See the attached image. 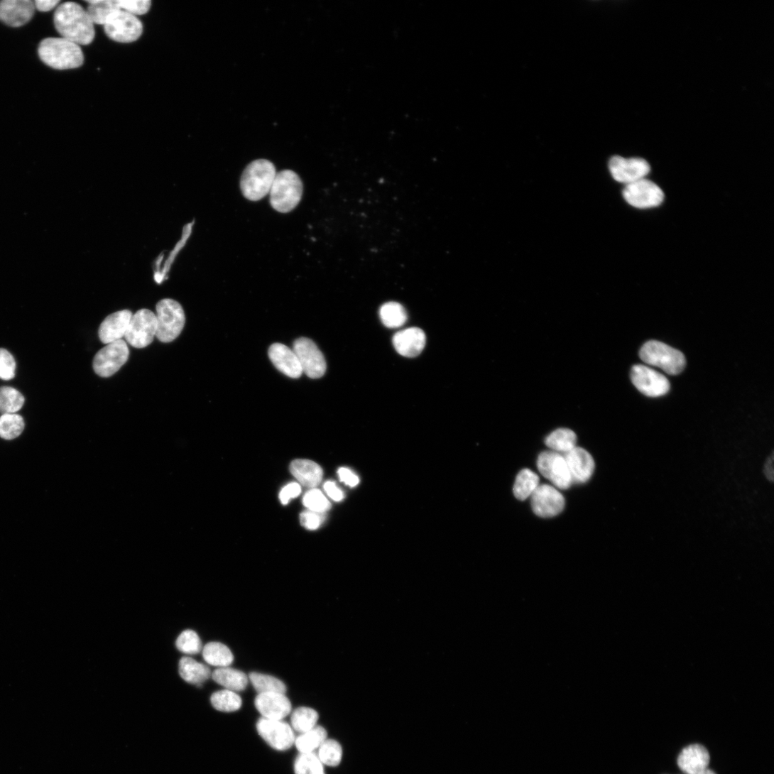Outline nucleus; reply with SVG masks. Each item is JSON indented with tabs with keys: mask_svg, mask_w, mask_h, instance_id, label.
I'll list each match as a JSON object with an SVG mask.
<instances>
[{
	"mask_svg": "<svg viewBox=\"0 0 774 774\" xmlns=\"http://www.w3.org/2000/svg\"><path fill=\"white\" fill-rule=\"evenodd\" d=\"M54 24L62 38L79 45L91 44L95 38L94 23L80 5L64 3L57 8Z\"/></svg>",
	"mask_w": 774,
	"mask_h": 774,
	"instance_id": "obj_1",
	"label": "nucleus"
},
{
	"mask_svg": "<svg viewBox=\"0 0 774 774\" xmlns=\"http://www.w3.org/2000/svg\"><path fill=\"white\" fill-rule=\"evenodd\" d=\"M38 54L45 64L57 70L80 67L85 62L80 45L63 38L44 39L39 45Z\"/></svg>",
	"mask_w": 774,
	"mask_h": 774,
	"instance_id": "obj_2",
	"label": "nucleus"
},
{
	"mask_svg": "<svg viewBox=\"0 0 774 774\" xmlns=\"http://www.w3.org/2000/svg\"><path fill=\"white\" fill-rule=\"evenodd\" d=\"M277 175L274 165L267 160L252 162L245 169L241 180V189L249 200L256 202L270 193Z\"/></svg>",
	"mask_w": 774,
	"mask_h": 774,
	"instance_id": "obj_3",
	"label": "nucleus"
},
{
	"mask_svg": "<svg viewBox=\"0 0 774 774\" xmlns=\"http://www.w3.org/2000/svg\"><path fill=\"white\" fill-rule=\"evenodd\" d=\"M302 193L303 185L300 177L292 170H283L277 173L271 187L270 202L278 212L288 213L298 205Z\"/></svg>",
	"mask_w": 774,
	"mask_h": 774,
	"instance_id": "obj_4",
	"label": "nucleus"
},
{
	"mask_svg": "<svg viewBox=\"0 0 774 774\" xmlns=\"http://www.w3.org/2000/svg\"><path fill=\"white\" fill-rule=\"evenodd\" d=\"M156 310V337L163 343L173 342L184 329L186 322L184 309L178 301L165 298L158 302Z\"/></svg>",
	"mask_w": 774,
	"mask_h": 774,
	"instance_id": "obj_5",
	"label": "nucleus"
},
{
	"mask_svg": "<svg viewBox=\"0 0 774 774\" xmlns=\"http://www.w3.org/2000/svg\"><path fill=\"white\" fill-rule=\"evenodd\" d=\"M641 359L646 364L657 366L670 375H677L685 366V358L680 351L658 341H650L640 351Z\"/></svg>",
	"mask_w": 774,
	"mask_h": 774,
	"instance_id": "obj_6",
	"label": "nucleus"
},
{
	"mask_svg": "<svg viewBox=\"0 0 774 774\" xmlns=\"http://www.w3.org/2000/svg\"><path fill=\"white\" fill-rule=\"evenodd\" d=\"M157 329V316L148 309H141L133 315L124 337L133 347L143 349L153 342Z\"/></svg>",
	"mask_w": 774,
	"mask_h": 774,
	"instance_id": "obj_7",
	"label": "nucleus"
},
{
	"mask_svg": "<svg viewBox=\"0 0 774 774\" xmlns=\"http://www.w3.org/2000/svg\"><path fill=\"white\" fill-rule=\"evenodd\" d=\"M537 468L557 488L567 490L571 487L572 481L563 454L554 451L541 452L538 457Z\"/></svg>",
	"mask_w": 774,
	"mask_h": 774,
	"instance_id": "obj_8",
	"label": "nucleus"
},
{
	"mask_svg": "<svg viewBox=\"0 0 774 774\" xmlns=\"http://www.w3.org/2000/svg\"><path fill=\"white\" fill-rule=\"evenodd\" d=\"M104 31L111 40L129 43L140 38L143 33V26L137 17L119 10L109 18L104 25Z\"/></svg>",
	"mask_w": 774,
	"mask_h": 774,
	"instance_id": "obj_9",
	"label": "nucleus"
},
{
	"mask_svg": "<svg viewBox=\"0 0 774 774\" xmlns=\"http://www.w3.org/2000/svg\"><path fill=\"white\" fill-rule=\"evenodd\" d=\"M129 356V349L123 339L110 343L94 356V370L101 377H110L126 363Z\"/></svg>",
	"mask_w": 774,
	"mask_h": 774,
	"instance_id": "obj_10",
	"label": "nucleus"
},
{
	"mask_svg": "<svg viewBox=\"0 0 774 774\" xmlns=\"http://www.w3.org/2000/svg\"><path fill=\"white\" fill-rule=\"evenodd\" d=\"M293 350L298 357L302 373L307 376L311 378H319L325 374L326 359L312 340L300 338L295 341Z\"/></svg>",
	"mask_w": 774,
	"mask_h": 774,
	"instance_id": "obj_11",
	"label": "nucleus"
},
{
	"mask_svg": "<svg viewBox=\"0 0 774 774\" xmlns=\"http://www.w3.org/2000/svg\"><path fill=\"white\" fill-rule=\"evenodd\" d=\"M256 728L261 737L276 751H285L294 745V731L290 725L283 720L261 718L258 721Z\"/></svg>",
	"mask_w": 774,
	"mask_h": 774,
	"instance_id": "obj_12",
	"label": "nucleus"
},
{
	"mask_svg": "<svg viewBox=\"0 0 774 774\" xmlns=\"http://www.w3.org/2000/svg\"><path fill=\"white\" fill-rule=\"evenodd\" d=\"M631 380L641 393L650 398L663 396L670 389V382L663 374L643 365L633 367Z\"/></svg>",
	"mask_w": 774,
	"mask_h": 774,
	"instance_id": "obj_13",
	"label": "nucleus"
},
{
	"mask_svg": "<svg viewBox=\"0 0 774 774\" xmlns=\"http://www.w3.org/2000/svg\"><path fill=\"white\" fill-rule=\"evenodd\" d=\"M623 194L628 203L640 209L658 207L665 197L663 190L645 178L626 185Z\"/></svg>",
	"mask_w": 774,
	"mask_h": 774,
	"instance_id": "obj_14",
	"label": "nucleus"
},
{
	"mask_svg": "<svg viewBox=\"0 0 774 774\" xmlns=\"http://www.w3.org/2000/svg\"><path fill=\"white\" fill-rule=\"evenodd\" d=\"M531 508L541 518H552L560 514L565 506L563 495L554 486L539 485L530 496Z\"/></svg>",
	"mask_w": 774,
	"mask_h": 774,
	"instance_id": "obj_15",
	"label": "nucleus"
},
{
	"mask_svg": "<svg viewBox=\"0 0 774 774\" xmlns=\"http://www.w3.org/2000/svg\"><path fill=\"white\" fill-rule=\"evenodd\" d=\"M609 169L615 181L626 185L645 179L650 172V165L643 159L618 156L610 160Z\"/></svg>",
	"mask_w": 774,
	"mask_h": 774,
	"instance_id": "obj_16",
	"label": "nucleus"
},
{
	"mask_svg": "<svg viewBox=\"0 0 774 774\" xmlns=\"http://www.w3.org/2000/svg\"><path fill=\"white\" fill-rule=\"evenodd\" d=\"M255 706L263 718L271 720H283L292 711L289 699L285 694L279 692L258 694Z\"/></svg>",
	"mask_w": 774,
	"mask_h": 774,
	"instance_id": "obj_17",
	"label": "nucleus"
},
{
	"mask_svg": "<svg viewBox=\"0 0 774 774\" xmlns=\"http://www.w3.org/2000/svg\"><path fill=\"white\" fill-rule=\"evenodd\" d=\"M36 11L31 0H4L0 2V21L9 26L21 27L33 18Z\"/></svg>",
	"mask_w": 774,
	"mask_h": 774,
	"instance_id": "obj_18",
	"label": "nucleus"
},
{
	"mask_svg": "<svg viewBox=\"0 0 774 774\" xmlns=\"http://www.w3.org/2000/svg\"><path fill=\"white\" fill-rule=\"evenodd\" d=\"M563 456L567 462L572 484H584L591 479L595 469V462L588 451L575 447Z\"/></svg>",
	"mask_w": 774,
	"mask_h": 774,
	"instance_id": "obj_19",
	"label": "nucleus"
},
{
	"mask_svg": "<svg viewBox=\"0 0 774 774\" xmlns=\"http://www.w3.org/2000/svg\"><path fill=\"white\" fill-rule=\"evenodd\" d=\"M133 315L129 310H123L108 316L102 323L99 337L104 344L122 339L125 337Z\"/></svg>",
	"mask_w": 774,
	"mask_h": 774,
	"instance_id": "obj_20",
	"label": "nucleus"
},
{
	"mask_svg": "<svg viewBox=\"0 0 774 774\" xmlns=\"http://www.w3.org/2000/svg\"><path fill=\"white\" fill-rule=\"evenodd\" d=\"M393 343L400 355L414 358L424 350L426 336L422 329L413 327L398 332L393 339Z\"/></svg>",
	"mask_w": 774,
	"mask_h": 774,
	"instance_id": "obj_21",
	"label": "nucleus"
},
{
	"mask_svg": "<svg viewBox=\"0 0 774 774\" xmlns=\"http://www.w3.org/2000/svg\"><path fill=\"white\" fill-rule=\"evenodd\" d=\"M269 358L281 373L293 378L300 377L302 371L294 351L284 344H273L268 351Z\"/></svg>",
	"mask_w": 774,
	"mask_h": 774,
	"instance_id": "obj_22",
	"label": "nucleus"
},
{
	"mask_svg": "<svg viewBox=\"0 0 774 774\" xmlns=\"http://www.w3.org/2000/svg\"><path fill=\"white\" fill-rule=\"evenodd\" d=\"M710 754L702 745L693 744L685 748L677 758V765L685 774H697L708 768Z\"/></svg>",
	"mask_w": 774,
	"mask_h": 774,
	"instance_id": "obj_23",
	"label": "nucleus"
},
{
	"mask_svg": "<svg viewBox=\"0 0 774 774\" xmlns=\"http://www.w3.org/2000/svg\"><path fill=\"white\" fill-rule=\"evenodd\" d=\"M292 475L304 486L315 489L322 481L323 470L317 463L308 459H295L290 466Z\"/></svg>",
	"mask_w": 774,
	"mask_h": 774,
	"instance_id": "obj_24",
	"label": "nucleus"
},
{
	"mask_svg": "<svg viewBox=\"0 0 774 774\" xmlns=\"http://www.w3.org/2000/svg\"><path fill=\"white\" fill-rule=\"evenodd\" d=\"M178 668L183 680L199 687L212 677V672L208 666L190 657L182 658Z\"/></svg>",
	"mask_w": 774,
	"mask_h": 774,
	"instance_id": "obj_25",
	"label": "nucleus"
},
{
	"mask_svg": "<svg viewBox=\"0 0 774 774\" xmlns=\"http://www.w3.org/2000/svg\"><path fill=\"white\" fill-rule=\"evenodd\" d=\"M211 677L225 689L236 692L245 690L249 682V677L244 672L229 667L214 670Z\"/></svg>",
	"mask_w": 774,
	"mask_h": 774,
	"instance_id": "obj_26",
	"label": "nucleus"
},
{
	"mask_svg": "<svg viewBox=\"0 0 774 774\" xmlns=\"http://www.w3.org/2000/svg\"><path fill=\"white\" fill-rule=\"evenodd\" d=\"M202 651L205 661L218 668L229 667L234 660L229 648L221 643L210 642L205 645Z\"/></svg>",
	"mask_w": 774,
	"mask_h": 774,
	"instance_id": "obj_27",
	"label": "nucleus"
},
{
	"mask_svg": "<svg viewBox=\"0 0 774 774\" xmlns=\"http://www.w3.org/2000/svg\"><path fill=\"white\" fill-rule=\"evenodd\" d=\"M327 739V731L317 726L312 730L295 737L294 745L300 753H315Z\"/></svg>",
	"mask_w": 774,
	"mask_h": 774,
	"instance_id": "obj_28",
	"label": "nucleus"
},
{
	"mask_svg": "<svg viewBox=\"0 0 774 774\" xmlns=\"http://www.w3.org/2000/svg\"><path fill=\"white\" fill-rule=\"evenodd\" d=\"M379 316L383 325L391 329L401 327L408 320L405 308L396 302L383 304L380 308Z\"/></svg>",
	"mask_w": 774,
	"mask_h": 774,
	"instance_id": "obj_29",
	"label": "nucleus"
},
{
	"mask_svg": "<svg viewBox=\"0 0 774 774\" xmlns=\"http://www.w3.org/2000/svg\"><path fill=\"white\" fill-rule=\"evenodd\" d=\"M210 702L213 708L221 712L231 713L239 711L242 707V699L237 692L227 689L214 692Z\"/></svg>",
	"mask_w": 774,
	"mask_h": 774,
	"instance_id": "obj_30",
	"label": "nucleus"
},
{
	"mask_svg": "<svg viewBox=\"0 0 774 774\" xmlns=\"http://www.w3.org/2000/svg\"><path fill=\"white\" fill-rule=\"evenodd\" d=\"M577 435L569 429L561 428L552 432L545 440L546 445L552 451L567 453L576 447Z\"/></svg>",
	"mask_w": 774,
	"mask_h": 774,
	"instance_id": "obj_31",
	"label": "nucleus"
},
{
	"mask_svg": "<svg viewBox=\"0 0 774 774\" xmlns=\"http://www.w3.org/2000/svg\"><path fill=\"white\" fill-rule=\"evenodd\" d=\"M87 13L94 24L104 26L114 12L121 10L119 0H91Z\"/></svg>",
	"mask_w": 774,
	"mask_h": 774,
	"instance_id": "obj_32",
	"label": "nucleus"
},
{
	"mask_svg": "<svg viewBox=\"0 0 774 774\" xmlns=\"http://www.w3.org/2000/svg\"><path fill=\"white\" fill-rule=\"evenodd\" d=\"M538 476L529 469H523L518 474L514 486L513 494L520 501H525L530 497L539 486Z\"/></svg>",
	"mask_w": 774,
	"mask_h": 774,
	"instance_id": "obj_33",
	"label": "nucleus"
},
{
	"mask_svg": "<svg viewBox=\"0 0 774 774\" xmlns=\"http://www.w3.org/2000/svg\"><path fill=\"white\" fill-rule=\"evenodd\" d=\"M319 714L315 709L300 707L295 709L290 718L293 730L300 734L313 729L317 726Z\"/></svg>",
	"mask_w": 774,
	"mask_h": 774,
	"instance_id": "obj_34",
	"label": "nucleus"
},
{
	"mask_svg": "<svg viewBox=\"0 0 774 774\" xmlns=\"http://www.w3.org/2000/svg\"><path fill=\"white\" fill-rule=\"evenodd\" d=\"M256 690L260 693L279 692L285 694V685L279 679L266 674L251 672L249 677Z\"/></svg>",
	"mask_w": 774,
	"mask_h": 774,
	"instance_id": "obj_35",
	"label": "nucleus"
},
{
	"mask_svg": "<svg viewBox=\"0 0 774 774\" xmlns=\"http://www.w3.org/2000/svg\"><path fill=\"white\" fill-rule=\"evenodd\" d=\"M25 398L17 390L11 386L0 388V413L15 414L24 405Z\"/></svg>",
	"mask_w": 774,
	"mask_h": 774,
	"instance_id": "obj_36",
	"label": "nucleus"
},
{
	"mask_svg": "<svg viewBox=\"0 0 774 774\" xmlns=\"http://www.w3.org/2000/svg\"><path fill=\"white\" fill-rule=\"evenodd\" d=\"M295 774H326L325 765L315 753H300L294 763Z\"/></svg>",
	"mask_w": 774,
	"mask_h": 774,
	"instance_id": "obj_37",
	"label": "nucleus"
},
{
	"mask_svg": "<svg viewBox=\"0 0 774 774\" xmlns=\"http://www.w3.org/2000/svg\"><path fill=\"white\" fill-rule=\"evenodd\" d=\"M25 429V422L18 414H5L0 417V437L11 440L19 437Z\"/></svg>",
	"mask_w": 774,
	"mask_h": 774,
	"instance_id": "obj_38",
	"label": "nucleus"
},
{
	"mask_svg": "<svg viewBox=\"0 0 774 774\" xmlns=\"http://www.w3.org/2000/svg\"><path fill=\"white\" fill-rule=\"evenodd\" d=\"M317 756L325 765L336 767L342 761L343 750L338 741L327 738L318 749Z\"/></svg>",
	"mask_w": 774,
	"mask_h": 774,
	"instance_id": "obj_39",
	"label": "nucleus"
},
{
	"mask_svg": "<svg viewBox=\"0 0 774 774\" xmlns=\"http://www.w3.org/2000/svg\"><path fill=\"white\" fill-rule=\"evenodd\" d=\"M177 649L185 655H197L202 650V644L198 634L192 630L183 631L175 642Z\"/></svg>",
	"mask_w": 774,
	"mask_h": 774,
	"instance_id": "obj_40",
	"label": "nucleus"
},
{
	"mask_svg": "<svg viewBox=\"0 0 774 774\" xmlns=\"http://www.w3.org/2000/svg\"><path fill=\"white\" fill-rule=\"evenodd\" d=\"M302 503L307 510L320 513H326L332 508L329 500L321 491L316 489L310 490L305 494Z\"/></svg>",
	"mask_w": 774,
	"mask_h": 774,
	"instance_id": "obj_41",
	"label": "nucleus"
},
{
	"mask_svg": "<svg viewBox=\"0 0 774 774\" xmlns=\"http://www.w3.org/2000/svg\"><path fill=\"white\" fill-rule=\"evenodd\" d=\"M16 362L13 356L6 349H0V378L13 379L16 376Z\"/></svg>",
	"mask_w": 774,
	"mask_h": 774,
	"instance_id": "obj_42",
	"label": "nucleus"
},
{
	"mask_svg": "<svg viewBox=\"0 0 774 774\" xmlns=\"http://www.w3.org/2000/svg\"><path fill=\"white\" fill-rule=\"evenodd\" d=\"M119 4L121 11L136 17L147 13L151 5L150 0H119Z\"/></svg>",
	"mask_w": 774,
	"mask_h": 774,
	"instance_id": "obj_43",
	"label": "nucleus"
},
{
	"mask_svg": "<svg viewBox=\"0 0 774 774\" xmlns=\"http://www.w3.org/2000/svg\"><path fill=\"white\" fill-rule=\"evenodd\" d=\"M301 525L306 529H318L326 520V513L307 510L300 516Z\"/></svg>",
	"mask_w": 774,
	"mask_h": 774,
	"instance_id": "obj_44",
	"label": "nucleus"
},
{
	"mask_svg": "<svg viewBox=\"0 0 774 774\" xmlns=\"http://www.w3.org/2000/svg\"><path fill=\"white\" fill-rule=\"evenodd\" d=\"M300 493L301 488L300 485L296 483H292L282 489L279 495V498L283 505H286L290 499L298 497Z\"/></svg>",
	"mask_w": 774,
	"mask_h": 774,
	"instance_id": "obj_45",
	"label": "nucleus"
},
{
	"mask_svg": "<svg viewBox=\"0 0 774 774\" xmlns=\"http://www.w3.org/2000/svg\"><path fill=\"white\" fill-rule=\"evenodd\" d=\"M338 474L341 481L350 487H355L359 483L358 476L349 469L342 468L339 470Z\"/></svg>",
	"mask_w": 774,
	"mask_h": 774,
	"instance_id": "obj_46",
	"label": "nucleus"
},
{
	"mask_svg": "<svg viewBox=\"0 0 774 774\" xmlns=\"http://www.w3.org/2000/svg\"><path fill=\"white\" fill-rule=\"evenodd\" d=\"M325 491L329 498L337 502L342 501L344 498V493L332 481L327 482L324 486Z\"/></svg>",
	"mask_w": 774,
	"mask_h": 774,
	"instance_id": "obj_47",
	"label": "nucleus"
},
{
	"mask_svg": "<svg viewBox=\"0 0 774 774\" xmlns=\"http://www.w3.org/2000/svg\"><path fill=\"white\" fill-rule=\"evenodd\" d=\"M58 0H36L34 2L36 9L40 12H49L58 6Z\"/></svg>",
	"mask_w": 774,
	"mask_h": 774,
	"instance_id": "obj_48",
	"label": "nucleus"
},
{
	"mask_svg": "<svg viewBox=\"0 0 774 774\" xmlns=\"http://www.w3.org/2000/svg\"><path fill=\"white\" fill-rule=\"evenodd\" d=\"M697 774H716V773L715 772H714L712 770L707 768V769H705V770H702L700 773H697Z\"/></svg>",
	"mask_w": 774,
	"mask_h": 774,
	"instance_id": "obj_49",
	"label": "nucleus"
}]
</instances>
